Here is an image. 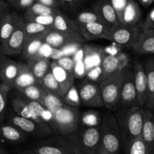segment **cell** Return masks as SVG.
<instances>
[{
    "instance_id": "cell-1",
    "label": "cell",
    "mask_w": 154,
    "mask_h": 154,
    "mask_svg": "<svg viewBox=\"0 0 154 154\" xmlns=\"http://www.w3.org/2000/svg\"><path fill=\"white\" fill-rule=\"evenodd\" d=\"M144 114V108L140 106L120 108L114 114L121 133L122 143L126 151L136 138L141 136Z\"/></svg>"
},
{
    "instance_id": "cell-2",
    "label": "cell",
    "mask_w": 154,
    "mask_h": 154,
    "mask_svg": "<svg viewBox=\"0 0 154 154\" xmlns=\"http://www.w3.org/2000/svg\"><path fill=\"white\" fill-rule=\"evenodd\" d=\"M129 68L121 69L111 76L99 81L104 106L108 109L114 110L120 105L122 90Z\"/></svg>"
},
{
    "instance_id": "cell-3",
    "label": "cell",
    "mask_w": 154,
    "mask_h": 154,
    "mask_svg": "<svg viewBox=\"0 0 154 154\" xmlns=\"http://www.w3.org/2000/svg\"><path fill=\"white\" fill-rule=\"evenodd\" d=\"M101 144L111 154H119L121 149L122 137L115 116L105 113L99 126Z\"/></svg>"
},
{
    "instance_id": "cell-4",
    "label": "cell",
    "mask_w": 154,
    "mask_h": 154,
    "mask_svg": "<svg viewBox=\"0 0 154 154\" xmlns=\"http://www.w3.org/2000/svg\"><path fill=\"white\" fill-rule=\"evenodd\" d=\"M79 111L75 107L64 105L58 112L52 114V119L48 126L52 131L63 136L75 134L80 123Z\"/></svg>"
},
{
    "instance_id": "cell-5",
    "label": "cell",
    "mask_w": 154,
    "mask_h": 154,
    "mask_svg": "<svg viewBox=\"0 0 154 154\" xmlns=\"http://www.w3.org/2000/svg\"><path fill=\"white\" fill-rule=\"evenodd\" d=\"M81 154H98L101 146L99 127L86 128L78 134L66 136Z\"/></svg>"
},
{
    "instance_id": "cell-6",
    "label": "cell",
    "mask_w": 154,
    "mask_h": 154,
    "mask_svg": "<svg viewBox=\"0 0 154 154\" xmlns=\"http://www.w3.org/2000/svg\"><path fill=\"white\" fill-rule=\"evenodd\" d=\"M141 30V24L137 26H126L120 24L117 26L111 29L108 41L121 46L130 47L132 48Z\"/></svg>"
},
{
    "instance_id": "cell-7",
    "label": "cell",
    "mask_w": 154,
    "mask_h": 154,
    "mask_svg": "<svg viewBox=\"0 0 154 154\" xmlns=\"http://www.w3.org/2000/svg\"><path fill=\"white\" fill-rule=\"evenodd\" d=\"M77 148L67 138H57L42 143L32 149L36 154H75Z\"/></svg>"
},
{
    "instance_id": "cell-8",
    "label": "cell",
    "mask_w": 154,
    "mask_h": 154,
    "mask_svg": "<svg viewBox=\"0 0 154 154\" xmlns=\"http://www.w3.org/2000/svg\"><path fill=\"white\" fill-rule=\"evenodd\" d=\"M78 93L83 105L93 108L104 106L100 87L96 83L85 80L80 84Z\"/></svg>"
},
{
    "instance_id": "cell-9",
    "label": "cell",
    "mask_w": 154,
    "mask_h": 154,
    "mask_svg": "<svg viewBox=\"0 0 154 154\" xmlns=\"http://www.w3.org/2000/svg\"><path fill=\"white\" fill-rule=\"evenodd\" d=\"M8 121L9 123H11L25 133L35 135H46L53 132L51 128L46 123H38L16 114H11L8 116Z\"/></svg>"
},
{
    "instance_id": "cell-10",
    "label": "cell",
    "mask_w": 154,
    "mask_h": 154,
    "mask_svg": "<svg viewBox=\"0 0 154 154\" xmlns=\"http://www.w3.org/2000/svg\"><path fill=\"white\" fill-rule=\"evenodd\" d=\"M85 41L79 33L62 32L55 30L50 32L45 39V43L56 49H60L69 45H79Z\"/></svg>"
},
{
    "instance_id": "cell-11",
    "label": "cell",
    "mask_w": 154,
    "mask_h": 154,
    "mask_svg": "<svg viewBox=\"0 0 154 154\" xmlns=\"http://www.w3.org/2000/svg\"><path fill=\"white\" fill-rule=\"evenodd\" d=\"M24 23L25 21L17 27L4 43L1 45L0 51L5 55L16 56L22 53L24 44L26 40Z\"/></svg>"
},
{
    "instance_id": "cell-12",
    "label": "cell",
    "mask_w": 154,
    "mask_h": 154,
    "mask_svg": "<svg viewBox=\"0 0 154 154\" xmlns=\"http://www.w3.org/2000/svg\"><path fill=\"white\" fill-rule=\"evenodd\" d=\"M137 106H139V103L135 88L134 72L133 69L132 70L130 68H129L122 90L121 99L119 107L121 108H127Z\"/></svg>"
},
{
    "instance_id": "cell-13",
    "label": "cell",
    "mask_w": 154,
    "mask_h": 154,
    "mask_svg": "<svg viewBox=\"0 0 154 154\" xmlns=\"http://www.w3.org/2000/svg\"><path fill=\"white\" fill-rule=\"evenodd\" d=\"M133 72L139 106L144 108L147 103V78L145 68L141 62L135 61Z\"/></svg>"
},
{
    "instance_id": "cell-14",
    "label": "cell",
    "mask_w": 154,
    "mask_h": 154,
    "mask_svg": "<svg viewBox=\"0 0 154 154\" xmlns=\"http://www.w3.org/2000/svg\"><path fill=\"white\" fill-rule=\"evenodd\" d=\"M80 32L86 41L109 39L111 29L103 22H95L80 25Z\"/></svg>"
},
{
    "instance_id": "cell-15",
    "label": "cell",
    "mask_w": 154,
    "mask_h": 154,
    "mask_svg": "<svg viewBox=\"0 0 154 154\" xmlns=\"http://www.w3.org/2000/svg\"><path fill=\"white\" fill-rule=\"evenodd\" d=\"M51 63L49 58L38 54L27 60L26 65L40 84L45 75L51 72Z\"/></svg>"
},
{
    "instance_id": "cell-16",
    "label": "cell",
    "mask_w": 154,
    "mask_h": 154,
    "mask_svg": "<svg viewBox=\"0 0 154 154\" xmlns=\"http://www.w3.org/2000/svg\"><path fill=\"white\" fill-rule=\"evenodd\" d=\"M21 66L22 63H17L8 58L0 70L1 84L13 89L15 81L20 72Z\"/></svg>"
},
{
    "instance_id": "cell-17",
    "label": "cell",
    "mask_w": 154,
    "mask_h": 154,
    "mask_svg": "<svg viewBox=\"0 0 154 154\" xmlns=\"http://www.w3.org/2000/svg\"><path fill=\"white\" fill-rule=\"evenodd\" d=\"M25 21L24 17H22L16 13H8L2 20L0 24V38L1 45L4 43L12 33L17 29L20 24Z\"/></svg>"
},
{
    "instance_id": "cell-18",
    "label": "cell",
    "mask_w": 154,
    "mask_h": 154,
    "mask_svg": "<svg viewBox=\"0 0 154 154\" xmlns=\"http://www.w3.org/2000/svg\"><path fill=\"white\" fill-rule=\"evenodd\" d=\"M132 49L138 54H154V29H142Z\"/></svg>"
},
{
    "instance_id": "cell-19",
    "label": "cell",
    "mask_w": 154,
    "mask_h": 154,
    "mask_svg": "<svg viewBox=\"0 0 154 154\" xmlns=\"http://www.w3.org/2000/svg\"><path fill=\"white\" fill-rule=\"evenodd\" d=\"M95 11L99 14L102 22L106 24L111 29L121 24L117 14V12L114 8L113 7L111 2H105L100 3L96 6Z\"/></svg>"
},
{
    "instance_id": "cell-20",
    "label": "cell",
    "mask_w": 154,
    "mask_h": 154,
    "mask_svg": "<svg viewBox=\"0 0 154 154\" xmlns=\"http://www.w3.org/2000/svg\"><path fill=\"white\" fill-rule=\"evenodd\" d=\"M144 122L141 137L145 142L150 154H154V113L144 108Z\"/></svg>"
},
{
    "instance_id": "cell-21",
    "label": "cell",
    "mask_w": 154,
    "mask_h": 154,
    "mask_svg": "<svg viewBox=\"0 0 154 154\" xmlns=\"http://www.w3.org/2000/svg\"><path fill=\"white\" fill-rule=\"evenodd\" d=\"M51 72L54 75V78L60 84L61 90L64 96L75 85V76L70 75L64 69L60 67L56 61L51 63Z\"/></svg>"
},
{
    "instance_id": "cell-22",
    "label": "cell",
    "mask_w": 154,
    "mask_h": 154,
    "mask_svg": "<svg viewBox=\"0 0 154 154\" xmlns=\"http://www.w3.org/2000/svg\"><path fill=\"white\" fill-rule=\"evenodd\" d=\"M141 17V12L138 3L134 0H127L120 23L126 26L139 25Z\"/></svg>"
},
{
    "instance_id": "cell-23",
    "label": "cell",
    "mask_w": 154,
    "mask_h": 154,
    "mask_svg": "<svg viewBox=\"0 0 154 154\" xmlns=\"http://www.w3.org/2000/svg\"><path fill=\"white\" fill-rule=\"evenodd\" d=\"M53 30L62 32H71V33H79L80 26L75 20L69 19L68 17L58 11L54 17Z\"/></svg>"
},
{
    "instance_id": "cell-24",
    "label": "cell",
    "mask_w": 154,
    "mask_h": 154,
    "mask_svg": "<svg viewBox=\"0 0 154 154\" xmlns=\"http://www.w3.org/2000/svg\"><path fill=\"white\" fill-rule=\"evenodd\" d=\"M144 66L147 78V103L145 108L154 113V59H149Z\"/></svg>"
},
{
    "instance_id": "cell-25",
    "label": "cell",
    "mask_w": 154,
    "mask_h": 154,
    "mask_svg": "<svg viewBox=\"0 0 154 154\" xmlns=\"http://www.w3.org/2000/svg\"><path fill=\"white\" fill-rule=\"evenodd\" d=\"M11 105L13 108L15 114L17 115L21 116L25 118L29 119V120H34V121L38 122V123H45L41 119L36 117L32 110L30 109L29 106L27 104L26 101L23 96L20 97H16L11 100Z\"/></svg>"
},
{
    "instance_id": "cell-26",
    "label": "cell",
    "mask_w": 154,
    "mask_h": 154,
    "mask_svg": "<svg viewBox=\"0 0 154 154\" xmlns=\"http://www.w3.org/2000/svg\"><path fill=\"white\" fill-rule=\"evenodd\" d=\"M0 136L10 142H20L25 138V132L11 123L0 122Z\"/></svg>"
},
{
    "instance_id": "cell-27",
    "label": "cell",
    "mask_w": 154,
    "mask_h": 154,
    "mask_svg": "<svg viewBox=\"0 0 154 154\" xmlns=\"http://www.w3.org/2000/svg\"><path fill=\"white\" fill-rule=\"evenodd\" d=\"M46 36H37V37L26 38L21 54L24 60H27L33 56L38 54L40 48L45 42Z\"/></svg>"
},
{
    "instance_id": "cell-28",
    "label": "cell",
    "mask_w": 154,
    "mask_h": 154,
    "mask_svg": "<svg viewBox=\"0 0 154 154\" xmlns=\"http://www.w3.org/2000/svg\"><path fill=\"white\" fill-rule=\"evenodd\" d=\"M38 81L36 80L34 75H32L29 68L26 64L22 63L20 72L15 81L14 88L16 89L17 91L23 90V89L28 87L32 85L38 84Z\"/></svg>"
},
{
    "instance_id": "cell-29",
    "label": "cell",
    "mask_w": 154,
    "mask_h": 154,
    "mask_svg": "<svg viewBox=\"0 0 154 154\" xmlns=\"http://www.w3.org/2000/svg\"><path fill=\"white\" fill-rule=\"evenodd\" d=\"M120 59L116 55H106L102 61V75L100 81L111 76L120 69Z\"/></svg>"
},
{
    "instance_id": "cell-30",
    "label": "cell",
    "mask_w": 154,
    "mask_h": 154,
    "mask_svg": "<svg viewBox=\"0 0 154 154\" xmlns=\"http://www.w3.org/2000/svg\"><path fill=\"white\" fill-rule=\"evenodd\" d=\"M18 92L20 93L21 96L29 100L38 102L41 104L43 103L44 99L47 94V92L44 90L40 84L29 86Z\"/></svg>"
},
{
    "instance_id": "cell-31",
    "label": "cell",
    "mask_w": 154,
    "mask_h": 154,
    "mask_svg": "<svg viewBox=\"0 0 154 154\" xmlns=\"http://www.w3.org/2000/svg\"><path fill=\"white\" fill-rule=\"evenodd\" d=\"M40 85L47 93L56 95L59 97H64V94L62 91L60 84H58L51 72H49L45 75L43 80L40 82Z\"/></svg>"
},
{
    "instance_id": "cell-32",
    "label": "cell",
    "mask_w": 154,
    "mask_h": 154,
    "mask_svg": "<svg viewBox=\"0 0 154 154\" xmlns=\"http://www.w3.org/2000/svg\"><path fill=\"white\" fill-rule=\"evenodd\" d=\"M24 28H25L26 38L46 36L50 32L53 30V29L51 27L45 26L37 23L26 20H25V23H24Z\"/></svg>"
},
{
    "instance_id": "cell-33",
    "label": "cell",
    "mask_w": 154,
    "mask_h": 154,
    "mask_svg": "<svg viewBox=\"0 0 154 154\" xmlns=\"http://www.w3.org/2000/svg\"><path fill=\"white\" fill-rule=\"evenodd\" d=\"M42 105L51 114H54L55 113L58 112L60 109H62L64 107V105H66V102H64L63 98L59 97L56 95L47 93Z\"/></svg>"
},
{
    "instance_id": "cell-34",
    "label": "cell",
    "mask_w": 154,
    "mask_h": 154,
    "mask_svg": "<svg viewBox=\"0 0 154 154\" xmlns=\"http://www.w3.org/2000/svg\"><path fill=\"white\" fill-rule=\"evenodd\" d=\"M60 11L55 8H51L35 2L31 7L26 10L24 16L32 15H56Z\"/></svg>"
},
{
    "instance_id": "cell-35",
    "label": "cell",
    "mask_w": 154,
    "mask_h": 154,
    "mask_svg": "<svg viewBox=\"0 0 154 154\" xmlns=\"http://www.w3.org/2000/svg\"><path fill=\"white\" fill-rule=\"evenodd\" d=\"M102 117L99 112L95 111H87L83 113L80 117V121L86 128L99 127Z\"/></svg>"
},
{
    "instance_id": "cell-36",
    "label": "cell",
    "mask_w": 154,
    "mask_h": 154,
    "mask_svg": "<svg viewBox=\"0 0 154 154\" xmlns=\"http://www.w3.org/2000/svg\"><path fill=\"white\" fill-rule=\"evenodd\" d=\"M11 88L5 84H0V122L5 118L7 111L8 96Z\"/></svg>"
},
{
    "instance_id": "cell-37",
    "label": "cell",
    "mask_w": 154,
    "mask_h": 154,
    "mask_svg": "<svg viewBox=\"0 0 154 154\" xmlns=\"http://www.w3.org/2000/svg\"><path fill=\"white\" fill-rule=\"evenodd\" d=\"M126 153L127 154H150L141 136L136 138L130 144Z\"/></svg>"
},
{
    "instance_id": "cell-38",
    "label": "cell",
    "mask_w": 154,
    "mask_h": 154,
    "mask_svg": "<svg viewBox=\"0 0 154 154\" xmlns=\"http://www.w3.org/2000/svg\"><path fill=\"white\" fill-rule=\"evenodd\" d=\"M78 25L90 23L95 22H102L99 14L96 11H83L77 16L75 20Z\"/></svg>"
},
{
    "instance_id": "cell-39",
    "label": "cell",
    "mask_w": 154,
    "mask_h": 154,
    "mask_svg": "<svg viewBox=\"0 0 154 154\" xmlns=\"http://www.w3.org/2000/svg\"><path fill=\"white\" fill-rule=\"evenodd\" d=\"M55 15H32V16H24V19L26 21L37 23L53 29Z\"/></svg>"
},
{
    "instance_id": "cell-40",
    "label": "cell",
    "mask_w": 154,
    "mask_h": 154,
    "mask_svg": "<svg viewBox=\"0 0 154 154\" xmlns=\"http://www.w3.org/2000/svg\"><path fill=\"white\" fill-rule=\"evenodd\" d=\"M64 102L67 105H71L72 107H78L81 105V99H80L78 90H77L75 85L70 88V90L66 93L63 97Z\"/></svg>"
},
{
    "instance_id": "cell-41",
    "label": "cell",
    "mask_w": 154,
    "mask_h": 154,
    "mask_svg": "<svg viewBox=\"0 0 154 154\" xmlns=\"http://www.w3.org/2000/svg\"><path fill=\"white\" fill-rule=\"evenodd\" d=\"M56 62L58 63L60 67L64 69L70 75L75 76V60L72 57L64 56V57L60 58V60H57Z\"/></svg>"
},
{
    "instance_id": "cell-42",
    "label": "cell",
    "mask_w": 154,
    "mask_h": 154,
    "mask_svg": "<svg viewBox=\"0 0 154 154\" xmlns=\"http://www.w3.org/2000/svg\"><path fill=\"white\" fill-rule=\"evenodd\" d=\"M111 4H112L114 9H115L120 22L123 11H124L125 8H126V4H127V0H111Z\"/></svg>"
},
{
    "instance_id": "cell-43",
    "label": "cell",
    "mask_w": 154,
    "mask_h": 154,
    "mask_svg": "<svg viewBox=\"0 0 154 154\" xmlns=\"http://www.w3.org/2000/svg\"><path fill=\"white\" fill-rule=\"evenodd\" d=\"M141 26L143 29H154V8L149 12Z\"/></svg>"
},
{
    "instance_id": "cell-44",
    "label": "cell",
    "mask_w": 154,
    "mask_h": 154,
    "mask_svg": "<svg viewBox=\"0 0 154 154\" xmlns=\"http://www.w3.org/2000/svg\"><path fill=\"white\" fill-rule=\"evenodd\" d=\"M36 2V0H17L13 4H11L14 7L18 9H28L31 7Z\"/></svg>"
},
{
    "instance_id": "cell-45",
    "label": "cell",
    "mask_w": 154,
    "mask_h": 154,
    "mask_svg": "<svg viewBox=\"0 0 154 154\" xmlns=\"http://www.w3.org/2000/svg\"><path fill=\"white\" fill-rule=\"evenodd\" d=\"M9 13L8 5L4 1H2L0 2V23L2 22L4 17Z\"/></svg>"
},
{
    "instance_id": "cell-46",
    "label": "cell",
    "mask_w": 154,
    "mask_h": 154,
    "mask_svg": "<svg viewBox=\"0 0 154 154\" xmlns=\"http://www.w3.org/2000/svg\"><path fill=\"white\" fill-rule=\"evenodd\" d=\"M36 2L42 3L45 5L49 6V7L55 8H57V6L60 5L57 0H36Z\"/></svg>"
},
{
    "instance_id": "cell-47",
    "label": "cell",
    "mask_w": 154,
    "mask_h": 154,
    "mask_svg": "<svg viewBox=\"0 0 154 154\" xmlns=\"http://www.w3.org/2000/svg\"><path fill=\"white\" fill-rule=\"evenodd\" d=\"M7 59L8 58L6 57V55H5L4 54H2V53L0 51V70H1L3 64H4V63L5 62V60H7Z\"/></svg>"
},
{
    "instance_id": "cell-48",
    "label": "cell",
    "mask_w": 154,
    "mask_h": 154,
    "mask_svg": "<svg viewBox=\"0 0 154 154\" xmlns=\"http://www.w3.org/2000/svg\"><path fill=\"white\" fill-rule=\"evenodd\" d=\"M98 154H111V153H108V152L107 151V150H105L103 147H102V144H101L100 148H99V153Z\"/></svg>"
},
{
    "instance_id": "cell-49",
    "label": "cell",
    "mask_w": 154,
    "mask_h": 154,
    "mask_svg": "<svg viewBox=\"0 0 154 154\" xmlns=\"http://www.w3.org/2000/svg\"><path fill=\"white\" fill-rule=\"evenodd\" d=\"M77 0H63V4H69V5H72Z\"/></svg>"
},
{
    "instance_id": "cell-50",
    "label": "cell",
    "mask_w": 154,
    "mask_h": 154,
    "mask_svg": "<svg viewBox=\"0 0 154 154\" xmlns=\"http://www.w3.org/2000/svg\"><path fill=\"white\" fill-rule=\"evenodd\" d=\"M0 154H7V153L5 151L4 149H3L1 146H0Z\"/></svg>"
},
{
    "instance_id": "cell-51",
    "label": "cell",
    "mask_w": 154,
    "mask_h": 154,
    "mask_svg": "<svg viewBox=\"0 0 154 154\" xmlns=\"http://www.w3.org/2000/svg\"><path fill=\"white\" fill-rule=\"evenodd\" d=\"M16 1H17V0H8V2H10L11 5L13 4V3L15 2H16Z\"/></svg>"
},
{
    "instance_id": "cell-52",
    "label": "cell",
    "mask_w": 154,
    "mask_h": 154,
    "mask_svg": "<svg viewBox=\"0 0 154 154\" xmlns=\"http://www.w3.org/2000/svg\"><path fill=\"white\" fill-rule=\"evenodd\" d=\"M57 2L59 3V5H60V4L63 5V0H57Z\"/></svg>"
},
{
    "instance_id": "cell-53",
    "label": "cell",
    "mask_w": 154,
    "mask_h": 154,
    "mask_svg": "<svg viewBox=\"0 0 154 154\" xmlns=\"http://www.w3.org/2000/svg\"><path fill=\"white\" fill-rule=\"evenodd\" d=\"M75 154H81V153H80V152L78 151V150H76V152H75Z\"/></svg>"
},
{
    "instance_id": "cell-54",
    "label": "cell",
    "mask_w": 154,
    "mask_h": 154,
    "mask_svg": "<svg viewBox=\"0 0 154 154\" xmlns=\"http://www.w3.org/2000/svg\"><path fill=\"white\" fill-rule=\"evenodd\" d=\"M0 24H1V23H0ZM0 47H1V38H0Z\"/></svg>"
},
{
    "instance_id": "cell-55",
    "label": "cell",
    "mask_w": 154,
    "mask_h": 154,
    "mask_svg": "<svg viewBox=\"0 0 154 154\" xmlns=\"http://www.w3.org/2000/svg\"><path fill=\"white\" fill-rule=\"evenodd\" d=\"M29 154H36V153H29Z\"/></svg>"
},
{
    "instance_id": "cell-56",
    "label": "cell",
    "mask_w": 154,
    "mask_h": 154,
    "mask_svg": "<svg viewBox=\"0 0 154 154\" xmlns=\"http://www.w3.org/2000/svg\"><path fill=\"white\" fill-rule=\"evenodd\" d=\"M2 0H0V2H2Z\"/></svg>"
}]
</instances>
